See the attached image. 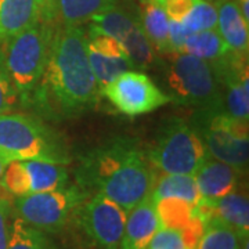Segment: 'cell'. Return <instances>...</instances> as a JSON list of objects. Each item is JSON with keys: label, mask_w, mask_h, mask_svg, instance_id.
Here are the masks:
<instances>
[{"label": "cell", "mask_w": 249, "mask_h": 249, "mask_svg": "<svg viewBox=\"0 0 249 249\" xmlns=\"http://www.w3.org/2000/svg\"><path fill=\"white\" fill-rule=\"evenodd\" d=\"M100 96L86 52V31L55 25L45 71L28 104L46 119L65 121L93 109Z\"/></svg>", "instance_id": "cell-1"}, {"label": "cell", "mask_w": 249, "mask_h": 249, "mask_svg": "<svg viewBox=\"0 0 249 249\" xmlns=\"http://www.w3.org/2000/svg\"><path fill=\"white\" fill-rule=\"evenodd\" d=\"M76 184L89 194H103L132 211L151 194L155 172L137 140L111 137L79 157Z\"/></svg>", "instance_id": "cell-2"}, {"label": "cell", "mask_w": 249, "mask_h": 249, "mask_svg": "<svg viewBox=\"0 0 249 249\" xmlns=\"http://www.w3.org/2000/svg\"><path fill=\"white\" fill-rule=\"evenodd\" d=\"M0 155L7 160H42L68 166L71 148L65 137L39 116L7 112L0 115Z\"/></svg>", "instance_id": "cell-3"}, {"label": "cell", "mask_w": 249, "mask_h": 249, "mask_svg": "<svg viewBox=\"0 0 249 249\" xmlns=\"http://www.w3.org/2000/svg\"><path fill=\"white\" fill-rule=\"evenodd\" d=\"M157 65L160 90L170 103L186 107L223 108L220 83L211 64L187 53L165 55Z\"/></svg>", "instance_id": "cell-4"}, {"label": "cell", "mask_w": 249, "mask_h": 249, "mask_svg": "<svg viewBox=\"0 0 249 249\" xmlns=\"http://www.w3.org/2000/svg\"><path fill=\"white\" fill-rule=\"evenodd\" d=\"M55 24L39 19L32 27L3 42L0 55L17 90L19 101L28 104L45 71Z\"/></svg>", "instance_id": "cell-5"}, {"label": "cell", "mask_w": 249, "mask_h": 249, "mask_svg": "<svg viewBox=\"0 0 249 249\" xmlns=\"http://www.w3.org/2000/svg\"><path fill=\"white\" fill-rule=\"evenodd\" d=\"M145 154L158 172L178 175H194L209 155L194 126L180 116L162 122Z\"/></svg>", "instance_id": "cell-6"}, {"label": "cell", "mask_w": 249, "mask_h": 249, "mask_svg": "<svg viewBox=\"0 0 249 249\" xmlns=\"http://www.w3.org/2000/svg\"><path fill=\"white\" fill-rule=\"evenodd\" d=\"M204 142L208 154L244 173L248 168V121L229 115L223 108L196 109L190 121Z\"/></svg>", "instance_id": "cell-7"}, {"label": "cell", "mask_w": 249, "mask_h": 249, "mask_svg": "<svg viewBox=\"0 0 249 249\" xmlns=\"http://www.w3.org/2000/svg\"><path fill=\"white\" fill-rule=\"evenodd\" d=\"M89 193L82 190L78 184L67 186L37 193L31 196L16 198V211L29 226L43 232H58L72 219L76 208L79 206Z\"/></svg>", "instance_id": "cell-8"}, {"label": "cell", "mask_w": 249, "mask_h": 249, "mask_svg": "<svg viewBox=\"0 0 249 249\" xmlns=\"http://www.w3.org/2000/svg\"><path fill=\"white\" fill-rule=\"evenodd\" d=\"M72 219L97 249H119L127 212L112 199L103 194H89Z\"/></svg>", "instance_id": "cell-9"}, {"label": "cell", "mask_w": 249, "mask_h": 249, "mask_svg": "<svg viewBox=\"0 0 249 249\" xmlns=\"http://www.w3.org/2000/svg\"><path fill=\"white\" fill-rule=\"evenodd\" d=\"M89 25L114 37L122 46L136 70H155L160 64V58L144 35L139 17L118 4L94 16L89 21Z\"/></svg>", "instance_id": "cell-10"}, {"label": "cell", "mask_w": 249, "mask_h": 249, "mask_svg": "<svg viewBox=\"0 0 249 249\" xmlns=\"http://www.w3.org/2000/svg\"><path fill=\"white\" fill-rule=\"evenodd\" d=\"M114 107L126 116H140L169 104V97L154 80L142 71L130 70L101 89Z\"/></svg>", "instance_id": "cell-11"}, {"label": "cell", "mask_w": 249, "mask_h": 249, "mask_svg": "<svg viewBox=\"0 0 249 249\" xmlns=\"http://www.w3.org/2000/svg\"><path fill=\"white\" fill-rule=\"evenodd\" d=\"M67 184H70V173L65 165L42 160H11L0 178V186L16 198L52 191Z\"/></svg>", "instance_id": "cell-12"}, {"label": "cell", "mask_w": 249, "mask_h": 249, "mask_svg": "<svg viewBox=\"0 0 249 249\" xmlns=\"http://www.w3.org/2000/svg\"><path fill=\"white\" fill-rule=\"evenodd\" d=\"M86 52L100 89H103L121 73L136 70L122 46L114 37L91 25H89L86 31Z\"/></svg>", "instance_id": "cell-13"}, {"label": "cell", "mask_w": 249, "mask_h": 249, "mask_svg": "<svg viewBox=\"0 0 249 249\" xmlns=\"http://www.w3.org/2000/svg\"><path fill=\"white\" fill-rule=\"evenodd\" d=\"M241 176L242 173L235 168L214 160L211 155L206 157L194 173L199 194L209 201H214L238 190Z\"/></svg>", "instance_id": "cell-14"}, {"label": "cell", "mask_w": 249, "mask_h": 249, "mask_svg": "<svg viewBox=\"0 0 249 249\" xmlns=\"http://www.w3.org/2000/svg\"><path fill=\"white\" fill-rule=\"evenodd\" d=\"M160 229V222L155 202L151 196H147L127 212L119 249H148L152 237Z\"/></svg>", "instance_id": "cell-15"}, {"label": "cell", "mask_w": 249, "mask_h": 249, "mask_svg": "<svg viewBox=\"0 0 249 249\" xmlns=\"http://www.w3.org/2000/svg\"><path fill=\"white\" fill-rule=\"evenodd\" d=\"M168 17L183 24L190 32L216 29L217 13L211 0H155Z\"/></svg>", "instance_id": "cell-16"}, {"label": "cell", "mask_w": 249, "mask_h": 249, "mask_svg": "<svg viewBox=\"0 0 249 249\" xmlns=\"http://www.w3.org/2000/svg\"><path fill=\"white\" fill-rule=\"evenodd\" d=\"M217 13L216 29L229 49L235 53L248 54L249 21H247L235 0L213 1Z\"/></svg>", "instance_id": "cell-17"}, {"label": "cell", "mask_w": 249, "mask_h": 249, "mask_svg": "<svg viewBox=\"0 0 249 249\" xmlns=\"http://www.w3.org/2000/svg\"><path fill=\"white\" fill-rule=\"evenodd\" d=\"M206 201L211 206V219L219 220L234 230L242 244L248 242L249 202L247 193L235 190L214 201H209V199Z\"/></svg>", "instance_id": "cell-18"}, {"label": "cell", "mask_w": 249, "mask_h": 249, "mask_svg": "<svg viewBox=\"0 0 249 249\" xmlns=\"http://www.w3.org/2000/svg\"><path fill=\"white\" fill-rule=\"evenodd\" d=\"M139 21L144 35L157 55L165 57L172 53L169 43V17L155 0H139Z\"/></svg>", "instance_id": "cell-19"}, {"label": "cell", "mask_w": 249, "mask_h": 249, "mask_svg": "<svg viewBox=\"0 0 249 249\" xmlns=\"http://www.w3.org/2000/svg\"><path fill=\"white\" fill-rule=\"evenodd\" d=\"M40 19L37 0H0V45Z\"/></svg>", "instance_id": "cell-20"}, {"label": "cell", "mask_w": 249, "mask_h": 249, "mask_svg": "<svg viewBox=\"0 0 249 249\" xmlns=\"http://www.w3.org/2000/svg\"><path fill=\"white\" fill-rule=\"evenodd\" d=\"M150 196L154 202L165 198H178L193 205H198L202 199L194 175L178 173H160L158 176L155 175Z\"/></svg>", "instance_id": "cell-21"}, {"label": "cell", "mask_w": 249, "mask_h": 249, "mask_svg": "<svg viewBox=\"0 0 249 249\" xmlns=\"http://www.w3.org/2000/svg\"><path fill=\"white\" fill-rule=\"evenodd\" d=\"M118 4V0H58L54 24L58 27H82L91 18Z\"/></svg>", "instance_id": "cell-22"}, {"label": "cell", "mask_w": 249, "mask_h": 249, "mask_svg": "<svg viewBox=\"0 0 249 249\" xmlns=\"http://www.w3.org/2000/svg\"><path fill=\"white\" fill-rule=\"evenodd\" d=\"M232 50L229 49L217 29H204L191 32L187 36L183 53L191 54L211 65L224 60Z\"/></svg>", "instance_id": "cell-23"}, {"label": "cell", "mask_w": 249, "mask_h": 249, "mask_svg": "<svg viewBox=\"0 0 249 249\" xmlns=\"http://www.w3.org/2000/svg\"><path fill=\"white\" fill-rule=\"evenodd\" d=\"M204 229L205 223L199 217L183 230L160 227L152 237L148 249H196Z\"/></svg>", "instance_id": "cell-24"}, {"label": "cell", "mask_w": 249, "mask_h": 249, "mask_svg": "<svg viewBox=\"0 0 249 249\" xmlns=\"http://www.w3.org/2000/svg\"><path fill=\"white\" fill-rule=\"evenodd\" d=\"M157 212L160 217V227L169 229H187L191 223L196 220V205L186 202L178 198H165L155 202ZM201 219V217H199Z\"/></svg>", "instance_id": "cell-25"}, {"label": "cell", "mask_w": 249, "mask_h": 249, "mask_svg": "<svg viewBox=\"0 0 249 249\" xmlns=\"http://www.w3.org/2000/svg\"><path fill=\"white\" fill-rule=\"evenodd\" d=\"M6 249H58L47 232L40 231L29 226L21 217H16L11 223L10 237Z\"/></svg>", "instance_id": "cell-26"}, {"label": "cell", "mask_w": 249, "mask_h": 249, "mask_svg": "<svg viewBox=\"0 0 249 249\" xmlns=\"http://www.w3.org/2000/svg\"><path fill=\"white\" fill-rule=\"evenodd\" d=\"M242 245L244 244L234 230L219 220L211 219L205 224L204 232L196 249H242Z\"/></svg>", "instance_id": "cell-27"}, {"label": "cell", "mask_w": 249, "mask_h": 249, "mask_svg": "<svg viewBox=\"0 0 249 249\" xmlns=\"http://www.w3.org/2000/svg\"><path fill=\"white\" fill-rule=\"evenodd\" d=\"M18 101L19 97L17 90L13 85V80L0 55V115L13 112L14 108L17 107Z\"/></svg>", "instance_id": "cell-28"}, {"label": "cell", "mask_w": 249, "mask_h": 249, "mask_svg": "<svg viewBox=\"0 0 249 249\" xmlns=\"http://www.w3.org/2000/svg\"><path fill=\"white\" fill-rule=\"evenodd\" d=\"M1 187V186H0ZM0 249H6L11 230V201L7 196V191L0 188Z\"/></svg>", "instance_id": "cell-29"}, {"label": "cell", "mask_w": 249, "mask_h": 249, "mask_svg": "<svg viewBox=\"0 0 249 249\" xmlns=\"http://www.w3.org/2000/svg\"><path fill=\"white\" fill-rule=\"evenodd\" d=\"M190 34L191 32L183 24L169 18V43L172 53H183L184 42Z\"/></svg>", "instance_id": "cell-30"}, {"label": "cell", "mask_w": 249, "mask_h": 249, "mask_svg": "<svg viewBox=\"0 0 249 249\" xmlns=\"http://www.w3.org/2000/svg\"><path fill=\"white\" fill-rule=\"evenodd\" d=\"M37 1H39V9H40V19L54 24L58 0H37Z\"/></svg>", "instance_id": "cell-31"}, {"label": "cell", "mask_w": 249, "mask_h": 249, "mask_svg": "<svg viewBox=\"0 0 249 249\" xmlns=\"http://www.w3.org/2000/svg\"><path fill=\"white\" fill-rule=\"evenodd\" d=\"M235 1H237V4H238V7H240L244 18H245L247 21H249V0H235Z\"/></svg>", "instance_id": "cell-32"}, {"label": "cell", "mask_w": 249, "mask_h": 249, "mask_svg": "<svg viewBox=\"0 0 249 249\" xmlns=\"http://www.w3.org/2000/svg\"><path fill=\"white\" fill-rule=\"evenodd\" d=\"M7 160H4L1 155H0V178H1V175H3V172H4V169H6V166H7Z\"/></svg>", "instance_id": "cell-33"}]
</instances>
